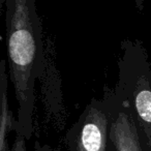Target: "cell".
<instances>
[{
    "instance_id": "7",
    "label": "cell",
    "mask_w": 151,
    "mask_h": 151,
    "mask_svg": "<svg viewBox=\"0 0 151 151\" xmlns=\"http://www.w3.org/2000/svg\"><path fill=\"white\" fill-rule=\"evenodd\" d=\"M33 151H54L52 147L48 144H40L38 141H35L34 143V150Z\"/></svg>"
},
{
    "instance_id": "8",
    "label": "cell",
    "mask_w": 151,
    "mask_h": 151,
    "mask_svg": "<svg viewBox=\"0 0 151 151\" xmlns=\"http://www.w3.org/2000/svg\"><path fill=\"white\" fill-rule=\"evenodd\" d=\"M150 64H151V58H150Z\"/></svg>"
},
{
    "instance_id": "2",
    "label": "cell",
    "mask_w": 151,
    "mask_h": 151,
    "mask_svg": "<svg viewBox=\"0 0 151 151\" xmlns=\"http://www.w3.org/2000/svg\"><path fill=\"white\" fill-rule=\"evenodd\" d=\"M115 89L127 101L143 151H151V64L139 40L121 42Z\"/></svg>"
},
{
    "instance_id": "5",
    "label": "cell",
    "mask_w": 151,
    "mask_h": 151,
    "mask_svg": "<svg viewBox=\"0 0 151 151\" xmlns=\"http://www.w3.org/2000/svg\"><path fill=\"white\" fill-rule=\"evenodd\" d=\"M9 79L6 71V60L1 59L0 63V94H1V114H0V151H11L9 147V134L17 127V119L14 117L9 104Z\"/></svg>"
},
{
    "instance_id": "4",
    "label": "cell",
    "mask_w": 151,
    "mask_h": 151,
    "mask_svg": "<svg viewBox=\"0 0 151 151\" xmlns=\"http://www.w3.org/2000/svg\"><path fill=\"white\" fill-rule=\"evenodd\" d=\"M111 139L115 151H143L127 101L113 89Z\"/></svg>"
},
{
    "instance_id": "3",
    "label": "cell",
    "mask_w": 151,
    "mask_h": 151,
    "mask_svg": "<svg viewBox=\"0 0 151 151\" xmlns=\"http://www.w3.org/2000/svg\"><path fill=\"white\" fill-rule=\"evenodd\" d=\"M114 90L92 99L65 134L68 151H115L111 139Z\"/></svg>"
},
{
    "instance_id": "1",
    "label": "cell",
    "mask_w": 151,
    "mask_h": 151,
    "mask_svg": "<svg viewBox=\"0 0 151 151\" xmlns=\"http://www.w3.org/2000/svg\"><path fill=\"white\" fill-rule=\"evenodd\" d=\"M4 4L9 75L18 101L16 134L28 141L34 130L35 83L45 68L42 24L34 0Z\"/></svg>"
},
{
    "instance_id": "6",
    "label": "cell",
    "mask_w": 151,
    "mask_h": 151,
    "mask_svg": "<svg viewBox=\"0 0 151 151\" xmlns=\"http://www.w3.org/2000/svg\"><path fill=\"white\" fill-rule=\"evenodd\" d=\"M26 139L21 136H16L13 145L11 147V151H28L26 146Z\"/></svg>"
}]
</instances>
